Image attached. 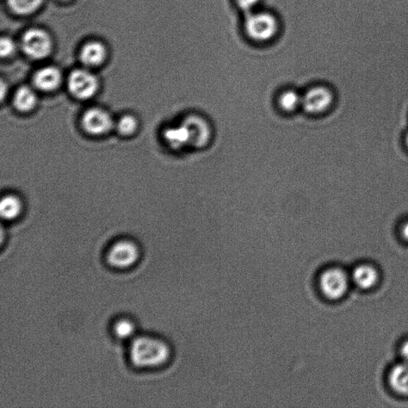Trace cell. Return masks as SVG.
<instances>
[{
    "mask_svg": "<svg viewBox=\"0 0 408 408\" xmlns=\"http://www.w3.org/2000/svg\"><path fill=\"white\" fill-rule=\"evenodd\" d=\"M61 76L57 68L48 66L42 68L36 73L35 83L40 90L43 91H52L60 85Z\"/></svg>",
    "mask_w": 408,
    "mask_h": 408,
    "instance_id": "obj_11",
    "label": "cell"
},
{
    "mask_svg": "<svg viewBox=\"0 0 408 408\" xmlns=\"http://www.w3.org/2000/svg\"><path fill=\"white\" fill-rule=\"evenodd\" d=\"M116 128L122 135H131L137 131L138 121L131 115L124 116L117 122Z\"/></svg>",
    "mask_w": 408,
    "mask_h": 408,
    "instance_id": "obj_17",
    "label": "cell"
},
{
    "mask_svg": "<svg viewBox=\"0 0 408 408\" xmlns=\"http://www.w3.org/2000/svg\"><path fill=\"white\" fill-rule=\"evenodd\" d=\"M405 142H406V145H407V148H408V133H407V134L406 135Z\"/></svg>",
    "mask_w": 408,
    "mask_h": 408,
    "instance_id": "obj_23",
    "label": "cell"
},
{
    "mask_svg": "<svg viewBox=\"0 0 408 408\" xmlns=\"http://www.w3.org/2000/svg\"><path fill=\"white\" fill-rule=\"evenodd\" d=\"M332 102V92L323 86H318L308 90L302 97L301 106L308 113L318 114L330 109Z\"/></svg>",
    "mask_w": 408,
    "mask_h": 408,
    "instance_id": "obj_7",
    "label": "cell"
},
{
    "mask_svg": "<svg viewBox=\"0 0 408 408\" xmlns=\"http://www.w3.org/2000/svg\"><path fill=\"white\" fill-rule=\"evenodd\" d=\"M261 0H236L238 7L245 12L246 14L258 10Z\"/></svg>",
    "mask_w": 408,
    "mask_h": 408,
    "instance_id": "obj_19",
    "label": "cell"
},
{
    "mask_svg": "<svg viewBox=\"0 0 408 408\" xmlns=\"http://www.w3.org/2000/svg\"><path fill=\"white\" fill-rule=\"evenodd\" d=\"M106 57L107 49L101 42H88L82 49L81 60L85 66H97L101 65Z\"/></svg>",
    "mask_w": 408,
    "mask_h": 408,
    "instance_id": "obj_12",
    "label": "cell"
},
{
    "mask_svg": "<svg viewBox=\"0 0 408 408\" xmlns=\"http://www.w3.org/2000/svg\"><path fill=\"white\" fill-rule=\"evenodd\" d=\"M16 49L15 43L8 38H3L0 43V54L3 58L8 57Z\"/></svg>",
    "mask_w": 408,
    "mask_h": 408,
    "instance_id": "obj_20",
    "label": "cell"
},
{
    "mask_svg": "<svg viewBox=\"0 0 408 408\" xmlns=\"http://www.w3.org/2000/svg\"><path fill=\"white\" fill-rule=\"evenodd\" d=\"M97 86L96 77L88 71H74L68 80V88L71 94L83 100L94 96L97 90Z\"/></svg>",
    "mask_w": 408,
    "mask_h": 408,
    "instance_id": "obj_5",
    "label": "cell"
},
{
    "mask_svg": "<svg viewBox=\"0 0 408 408\" xmlns=\"http://www.w3.org/2000/svg\"><path fill=\"white\" fill-rule=\"evenodd\" d=\"M83 126L85 131L90 134L101 135L110 131L113 120L110 115L101 109H90L83 117Z\"/></svg>",
    "mask_w": 408,
    "mask_h": 408,
    "instance_id": "obj_8",
    "label": "cell"
},
{
    "mask_svg": "<svg viewBox=\"0 0 408 408\" xmlns=\"http://www.w3.org/2000/svg\"><path fill=\"white\" fill-rule=\"evenodd\" d=\"M350 278L346 272L338 267L325 268L320 271L315 286L320 296L327 301L341 300L347 294Z\"/></svg>",
    "mask_w": 408,
    "mask_h": 408,
    "instance_id": "obj_2",
    "label": "cell"
},
{
    "mask_svg": "<svg viewBox=\"0 0 408 408\" xmlns=\"http://www.w3.org/2000/svg\"><path fill=\"white\" fill-rule=\"evenodd\" d=\"M277 27L276 18L268 11L256 10L246 14L245 30L253 40L264 42L273 39Z\"/></svg>",
    "mask_w": 408,
    "mask_h": 408,
    "instance_id": "obj_3",
    "label": "cell"
},
{
    "mask_svg": "<svg viewBox=\"0 0 408 408\" xmlns=\"http://www.w3.org/2000/svg\"><path fill=\"white\" fill-rule=\"evenodd\" d=\"M402 236L408 242V222L402 228Z\"/></svg>",
    "mask_w": 408,
    "mask_h": 408,
    "instance_id": "obj_22",
    "label": "cell"
},
{
    "mask_svg": "<svg viewBox=\"0 0 408 408\" xmlns=\"http://www.w3.org/2000/svg\"><path fill=\"white\" fill-rule=\"evenodd\" d=\"M114 332L121 339H128L133 336L135 326L131 320H121L116 323Z\"/></svg>",
    "mask_w": 408,
    "mask_h": 408,
    "instance_id": "obj_18",
    "label": "cell"
},
{
    "mask_svg": "<svg viewBox=\"0 0 408 408\" xmlns=\"http://www.w3.org/2000/svg\"><path fill=\"white\" fill-rule=\"evenodd\" d=\"M108 262L119 269L131 268L139 258V251L135 244L128 241H121L111 247L108 253Z\"/></svg>",
    "mask_w": 408,
    "mask_h": 408,
    "instance_id": "obj_6",
    "label": "cell"
},
{
    "mask_svg": "<svg viewBox=\"0 0 408 408\" xmlns=\"http://www.w3.org/2000/svg\"><path fill=\"white\" fill-rule=\"evenodd\" d=\"M7 2L15 13L27 16L38 10L43 0H7Z\"/></svg>",
    "mask_w": 408,
    "mask_h": 408,
    "instance_id": "obj_15",
    "label": "cell"
},
{
    "mask_svg": "<svg viewBox=\"0 0 408 408\" xmlns=\"http://www.w3.org/2000/svg\"><path fill=\"white\" fill-rule=\"evenodd\" d=\"M131 360L139 368H156L169 360V346L162 340L140 337L133 340L129 351Z\"/></svg>",
    "mask_w": 408,
    "mask_h": 408,
    "instance_id": "obj_1",
    "label": "cell"
},
{
    "mask_svg": "<svg viewBox=\"0 0 408 408\" xmlns=\"http://www.w3.org/2000/svg\"><path fill=\"white\" fill-rule=\"evenodd\" d=\"M379 272L372 265L361 264L352 270V280L357 287L367 290L373 288L379 281Z\"/></svg>",
    "mask_w": 408,
    "mask_h": 408,
    "instance_id": "obj_9",
    "label": "cell"
},
{
    "mask_svg": "<svg viewBox=\"0 0 408 408\" xmlns=\"http://www.w3.org/2000/svg\"><path fill=\"white\" fill-rule=\"evenodd\" d=\"M388 382L394 392L408 397V363L402 362L392 367Z\"/></svg>",
    "mask_w": 408,
    "mask_h": 408,
    "instance_id": "obj_10",
    "label": "cell"
},
{
    "mask_svg": "<svg viewBox=\"0 0 408 408\" xmlns=\"http://www.w3.org/2000/svg\"><path fill=\"white\" fill-rule=\"evenodd\" d=\"M23 48L29 57L42 59L47 57L52 49L51 37L40 29L29 30L23 38Z\"/></svg>",
    "mask_w": 408,
    "mask_h": 408,
    "instance_id": "obj_4",
    "label": "cell"
},
{
    "mask_svg": "<svg viewBox=\"0 0 408 408\" xmlns=\"http://www.w3.org/2000/svg\"><path fill=\"white\" fill-rule=\"evenodd\" d=\"M400 354L402 359H403V362L408 363V340L402 344Z\"/></svg>",
    "mask_w": 408,
    "mask_h": 408,
    "instance_id": "obj_21",
    "label": "cell"
},
{
    "mask_svg": "<svg viewBox=\"0 0 408 408\" xmlns=\"http://www.w3.org/2000/svg\"><path fill=\"white\" fill-rule=\"evenodd\" d=\"M22 203L16 196H8L3 198L0 203V214L2 218L8 220H14L20 214Z\"/></svg>",
    "mask_w": 408,
    "mask_h": 408,
    "instance_id": "obj_14",
    "label": "cell"
},
{
    "mask_svg": "<svg viewBox=\"0 0 408 408\" xmlns=\"http://www.w3.org/2000/svg\"><path fill=\"white\" fill-rule=\"evenodd\" d=\"M302 97L293 91L283 92L280 98V107L285 111H293L301 104Z\"/></svg>",
    "mask_w": 408,
    "mask_h": 408,
    "instance_id": "obj_16",
    "label": "cell"
},
{
    "mask_svg": "<svg viewBox=\"0 0 408 408\" xmlns=\"http://www.w3.org/2000/svg\"><path fill=\"white\" fill-rule=\"evenodd\" d=\"M36 101L35 92L28 86H23L18 89L14 97L15 107L22 112L32 110L35 106Z\"/></svg>",
    "mask_w": 408,
    "mask_h": 408,
    "instance_id": "obj_13",
    "label": "cell"
}]
</instances>
